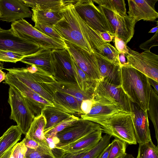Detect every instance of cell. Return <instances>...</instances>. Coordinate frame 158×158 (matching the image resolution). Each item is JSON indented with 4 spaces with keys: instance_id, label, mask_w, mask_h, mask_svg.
Masks as SVG:
<instances>
[{
    "instance_id": "13",
    "label": "cell",
    "mask_w": 158,
    "mask_h": 158,
    "mask_svg": "<svg viewBox=\"0 0 158 158\" xmlns=\"http://www.w3.org/2000/svg\"><path fill=\"white\" fill-rule=\"evenodd\" d=\"M94 96L104 98L113 103L123 110L131 114V102L121 85L110 84L106 81H97Z\"/></svg>"
},
{
    "instance_id": "6",
    "label": "cell",
    "mask_w": 158,
    "mask_h": 158,
    "mask_svg": "<svg viewBox=\"0 0 158 158\" xmlns=\"http://www.w3.org/2000/svg\"><path fill=\"white\" fill-rule=\"evenodd\" d=\"M73 5L81 19L98 34L107 32L114 36L113 30L106 17L92 0H76Z\"/></svg>"
},
{
    "instance_id": "3",
    "label": "cell",
    "mask_w": 158,
    "mask_h": 158,
    "mask_svg": "<svg viewBox=\"0 0 158 158\" xmlns=\"http://www.w3.org/2000/svg\"><path fill=\"white\" fill-rule=\"evenodd\" d=\"M100 125L102 132L130 145L136 144L132 114L123 110L113 112L88 120Z\"/></svg>"
},
{
    "instance_id": "55",
    "label": "cell",
    "mask_w": 158,
    "mask_h": 158,
    "mask_svg": "<svg viewBox=\"0 0 158 158\" xmlns=\"http://www.w3.org/2000/svg\"><path fill=\"white\" fill-rule=\"evenodd\" d=\"M2 29L1 27H0V31H2Z\"/></svg>"
},
{
    "instance_id": "1",
    "label": "cell",
    "mask_w": 158,
    "mask_h": 158,
    "mask_svg": "<svg viewBox=\"0 0 158 158\" xmlns=\"http://www.w3.org/2000/svg\"><path fill=\"white\" fill-rule=\"evenodd\" d=\"M74 3L67 5L59 12L61 19L53 27L64 40L90 53H99L100 47L106 42L81 19L74 7Z\"/></svg>"
},
{
    "instance_id": "43",
    "label": "cell",
    "mask_w": 158,
    "mask_h": 158,
    "mask_svg": "<svg viewBox=\"0 0 158 158\" xmlns=\"http://www.w3.org/2000/svg\"><path fill=\"white\" fill-rule=\"evenodd\" d=\"M114 42L115 48L119 53H122L125 54L128 52L127 46L122 39L114 36Z\"/></svg>"
},
{
    "instance_id": "5",
    "label": "cell",
    "mask_w": 158,
    "mask_h": 158,
    "mask_svg": "<svg viewBox=\"0 0 158 158\" xmlns=\"http://www.w3.org/2000/svg\"><path fill=\"white\" fill-rule=\"evenodd\" d=\"M11 27L10 29L15 35L40 48L52 50L66 48L64 40L47 36L24 19L12 22Z\"/></svg>"
},
{
    "instance_id": "49",
    "label": "cell",
    "mask_w": 158,
    "mask_h": 158,
    "mask_svg": "<svg viewBox=\"0 0 158 158\" xmlns=\"http://www.w3.org/2000/svg\"><path fill=\"white\" fill-rule=\"evenodd\" d=\"M148 80L150 85L152 86L155 91L158 94V82L148 77Z\"/></svg>"
},
{
    "instance_id": "42",
    "label": "cell",
    "mask_w": 158,
    "mask_h": 158,
    "mask_svg": "<svg viewBox=\"0 0 158 158\" xmlns=\"http://www.w3.org/2000/svg\"><path fill=\"white\" fill-rule=\"evenodd\" d=\"M158 46V31L149 40L141 44L139 48L144 51H150L151 48Z\"/></svg>"
},
{
    "instance_id": "35",
    "label": "cell",
    "mask_w": 158,
    "mask_h": 158,
    "mask_svg": "<svg viewBox=\"0 0 158 158\" xmlns=\"http://www.w3.org/2000/svg\"><path fill=\"white\" fill-rule=\"evenodd\" d=\"M111 137L110 135L106 134L102 137L98 143L81 158H97L102 151L110 143Z\"/></svg>"
},
{
    "instance_id": "52",
    "label": "cell",
    "mask_w": 158,
    "mask_h": 158,
    "mask_svg": "<svg viewBox=\"0 0 158 158\" xmlns=\"http://www.w3.org/2000/svg\"><path fill=\"white\" fill-rule=\"evenodd\" d=\"M119 158H135L132 155L127 154L126 153L124 155Z\"/></svg>"
},
{
    "instance_id": "36",
    "label": "cell",
    "mask_w": 158,
    "mask_h": 158,
    "mask_svg": "<svg viewBox=\"0 0 158 158\" xmlns=\"http://www.w3.org/2000/svg\"><path fill=\"white\" fill-rule=\"evenodd\" d=\"M127 143L115 138L111 143L108 158H119L126 153Z\"/></svg>"
},
{
    "instance_id": "28",
    "label": "cell",
    "mask_w": 158,
    "mask_h": 158,
    "mask_svg": "<svg viewBox=\"0 0 158 158\" xmlns=\"http://www.w3.org/2000/svg\"><path fill=\"white\" fill-rule=\"evenodd\" d=\"M72 64L75 77L78 87L83 92L94 94L97 81L91 79L79 67L73 58Z\"/></svg>"
},
{
    "instance_id": "26",
    "label": "cell",
    "mask_w": 158,
    "mask_h": 158,
    "mask_svg": "<svg viewBox=\"0 0 158 158\" xmlns=\"http://www.w3.org/2000/svg\"><path fill=\"white\" fill-rule=\"evenodd\" d=\"M41 114L44 116L46 122L44 129V134L71 115L54 106H46L43 109Z\"/></svg>"
},
{
    "instance_id": "4",
    "label": "cell",
    "mask_w": 158,
    "mask_h": 158,
    "mask_svg": "<svg viewBox=\"0 0 158 158\" xmlns=\"http://www.w3.org/2000/svg\"><path fill=\"white\" fill-rule=\"evenodd\" d=\"M5 69L43 98L52 103L53 96L56 89L52 85L56 81L52 75L34 65L27 68Z\"/></svg>"
},
{
    "instance_id": "50",
    "label": "cell",
    "mask_w": 158,
    "mask_h": 158,
    "mask_svg": "<svg viewBox=\"0 0 158 158\" xmlns=\"http://www.w3.org/2000/svg\"><path fill=\"white\" fill-rule=\"evenodd\" d=\"M13 147L10 148L5 152L0 158H9L11 154Z\"/></svg>"
},
{
    "instance_id": "10",
    "label": "cell",
    "mask_w": 158,
    "mask_h": 158,
    "mask_svg": "<svg viewBox=\"0 0 158 158\" xmlns=\"http://www.w3.org/2000/svg\"><path fill=\"white\" fill-rule=\"evenodd\" d=\"M66 48L79 67L91 80H101L98 66L94 53L89 52L78 46L64 40Z\"/></svg>"
},
{
    "instance_id": "21",
    "label": "cell",
    "mask_w": 158,
    "mask_h": 158,
    "mask_svg": "<svg viewBox=\"0 0 158 158\" xmlns=\"http://www.w3.org/2000/svg\"><path fill=\"white\" fill-rule=\"evenodd\" d=\"M54 106L71 115L80 116L82 113L80 105L72 95L56 89L53 96Z\"/></svg>"
},
{
    "instance_id": "39",
    "label": "cell",
    "mask_w": 158,
    "mask_h": 158,
    "mask_svg": "<svg viewBox=\"0 0 158 158\" xmlns=\"http://www.w3.org/2000/svg\"><path fill=\"white\" fill-rule=\"evenodd\" d=\"M24 56L18 53L0 49V61L2 62L16 63L20 61Z\"/></svg>"
},
{
    "instance_id": "14",
    "label": "cell",
    "mask_w": 158,
    "mask_h": 158,
    "mask_svg": "<svg viewBox=\"0 0 158 158\" xmlns=\"http://www.w3.org/2000/svg\"><path fill=\"white\" fill-rule=\"evenodd\" d=\"M102 127L99 124L81 118L75 123L58 133L56 137L59 140L56 147L73 143Z\"/></svg>"
},
{
    "instance_id": "53",
    "label": "cell",
    "mask_w": 158,
    "mask_h": 158,
    "mask_svg": "<svg viewBox=\"0 0 158 158\" xmlns=\"http://www.w3.org/2000/svg\"><path fill=\"white\" fill-rule=\"evenodd\" d=\"M158 24L156 26L152 28L149 32L148 33H153L156 32L158 30Z\"/></svg>"
},
{
    "instance_id": "22",
    "label": "cell",
    "mask_w": 158,
    "mask_h": 158,
    "mask_svg": "<svg viewBox=\"0 0 158 158\" xmlns=\"http://www.w3.org/2000/svg\"><path fill=\"white\" fill-rule=\"evenodd\" d=\"M52 50L40 48L35 53L24 56L20 61L30 65H34L54 77L51 63Z\"/></svg>"
},
{
    "instance_id": "20",
    "label": "cell",
    "mask_w": 158,
    "mask_h": 158,
    "mask_svg": "<svg viewBox=\"0 0 158 158\" xmlns=\"http://www.w3.org/2000/svg\"><path fill=\"white\" fill-rule=\"evenodd\" d=\"M102 128L94 131L70 143L56 147L65 154L81 151H89L95 147L102 138Z\"/></svg>"
},
{
    "instance_id": "37",
    "label": "cell",
    "mask_w": 158,
    "mask_h": 158,
    "mask_svg": "<svg viewBox=\"0 0 158 158\" xmlns=\"http://www.w3.org/2000/svg\"><path fill=\"white\" fill-rule=\"evenodd\" d=\"M79 118L74 115H71L69 118L61 121L44 134L45 137L55 136L57 134L66 128L73 124L77 121Z\"/></svg>"
},
{
    "instance_id": "54",
    "label": "cell",
    "mask_w": 158,
    "mask_h": 158,
    "mask_svg": "<svg viewBox=\"0 0 158 158\" xmlns=\"http://www.w3.org/2000/svg\"><path fill=\"white\" fill-rule=\"evenodd\" d=\"M3 69V63L2 62L0 61V70H2Z\"/></svg>"
},
{
    "instance_id": "12",
    "label": "cell",
    "mask_w": 158,
    "mask_h": 158,
    "mask_svg": "<svg viewBox=\"0 0 158 158\" xmlns=\"http://www.w3.org/2000/svg\"><path fill=\"white\" fill-rule=\"evenodd\" d=\"M107 18L114 33V36L122 39L127 44L133 37L135 20L128 15H124L103 6H98Z\"/></svg>"
},
{
    "instance_id": "45",
    "label": "cell",
    "mask_w": 158,
    "mask_h": 158,
    "mask_svg": "<svg viewBox=\"0 0 158 158\" xmlns=\"http://www.w3.org/2000/svg\"><path fill=\"white\" fill-rule=\"evenodd\" d=\"M89 151H81L65 153L61 158H81Z\"/></svg>"
},
{
    "instance_id": "15",
    "label": "cell",
    "mask_w": 158,
    "mask_h": 158,
    "mask_svg": "<svg viewBox=\"0 0 158 158\" xmlns=\"http://www.w3.org/2000/svg\"><path fill=\"white\" fill-rule=\"evenodd\" d=\"M40 48L15 35L11 29L0 31V49L20 54L24 56L35 53Z\"/></svg>"
},
{
    "instance_id": "44",
    "label": "cell",
    "mask_w": 158,
    "mask_h": 158,
    "mask_svg": "<svg viewBox=\"0 0 158 158\" xmlns=\"http://www.w3.org/2000/svg\"><path fill=\"white\" fill-rule=\"evenodd\" d=\"M94 102V98L84 100L82 102L80 108L82 114H86L89 112Z\"/></svg>"
},
{
    "instance_id": "34",
    "label": "cell",
    "mask_w": 158,
    "mask_h": 158,
    "mask_svg": "<svg viewBox=\"0 0 158 158\" xmlns=\"http://www.w3.org/2000/svg\"><path fill=\"white\" fill-rule=\"evenodd\" d=\"M136 158H158V146L152 140L143 144H139Z\"/></svg>"
},
{
    "instance_id": "31",
    "label": "cell",
    "mask_w": 158,
    "mask_h": 158,
    "mask_svg": "<svg viewBox=\"0 0 158 158\" xmlns=\"http://www.w3.org/2000/svg\"><path fill=\"white\" fill-rule=\"evenodd\" d=\"M149 118L155 131V137L158 143V94L152 87L148 109Z\"/></svg>"
},
{
    "instance_id": "24",
    "label": "cell",
    "mask_w": 158,
    "mask_h": 158,
    "mask_svg": "<svg viewBox=\"0 0 158 158\" xmlns=\"http://www.w3.org/2000/svg\"><path fill=\"white\" fill-rule=\"evenodd\" d=\"M46 123L45 119L42 114L35 117L25 136L42 146L50 148L44 132Z\"/></svg>"
},
{
    "instance_id": "27",
    "label": "cell",
    "mask_w": 158,
    "mask_h": 158,
    "mask_svg": "<svg viewBox=\"0 0 158 158\" xmlns=\"http://www.w3.org/2000/svg\"><path fill=\"white\" fill-rule=\"evenodd\" d=\"M22 134L17 125L11 126L3 133L0 140V158L17 143Z\"/></svg>"
},
{
    "instance_id": "48",
    "label": "cell",
    "mask_w": 158,
    "mask_h": 158,
    "mask_svg": "<svg viewBox=\"0 0 158 158\" xmlns=\"http://www.w3.org/2000/svg\"><path fill=\"white\" fill-rule=\"evenodd\" d=\"M118 59L120 67L127 66V62L126 61L125 56L123 53H119Z\"/></svg>"
},
{
    "instance_id": "17",
    "label": "cell",
    "mask_w": 158,
    "mask_h": 158,
    "mask_svg": "<svg viewBox=\"0 0 158 158\" xmlns=\"http://www.w3.org/2000/svg\"><path fill=\"white\" fill-rule=\"evenodd\" d=\"M131 111L136 140L139 144L152 140L149 127L147 111H144L131 102Z\"/></svg>"
},
{
    "instance_id": "8",
    "label": "cell",
    "mask_w": 158,
    "mask_h": 158,
    "mask_svg": "<svg viewBox=\"0 0 158 158\" xmlns=\"http://www.w3.org/2000/svg\"><path fill=\"white\" fill-rule=\"evenodd\" d=\"M51 63L55 80L77 85L72 64V57L67 48L52 51Z\"/></svg>"
},
{
    "instance_id": "25",
    "label": "cell",
    "mask_w": 158,
    "mask_h": 158,
    "mask_svg": "<svg viewBox=\"0 0 158 158\" xmlns=\"http://www.w3.org/2000/svg\"><path fill=\"white\" fill-rule=\"evenodd\" d=\"M32 9L44 11L59 12L68 4L74 3L76 0H21Z\"/></svg>"
},
{
    "instance_id": "9",
    "label": "cell",
    "mask_w": 158,
    "mask_h": 158,
    "mask_svg": "<svg viewBox=\"0 0 158 158\" xmlns=\"http://www.w3.org/2000/svg\"><path fill=\"white\" fill-rule=\"evenodd\" d=\"M128 52L124 54L127 66L138 70L158 82V56L150 51L139 53L127 46Z\"/></svg>"
},
{
    "instance_id": "46",
    "label": "cell",
    "mask_w": 158,
    "mask_h": 158,
    "mask_svg": "<svg viewBox=\"0 0 158 158\" xmlns=\"http://www.w3.org/2000/svg\"><path fill=\"white\" fill-rule=\"evenodd\" d=\"M99 35L102 39L105 42L109 43L112 41L114 36L107 32H100Z\"/></svg>"
},
{
    "instance_id": "29",
    "label": "cell",
    "mask_w": 158,
    "mask_h": 158,
    "mask_svg": "<svg viewBox=\"0 0 158 158\" xmlns=\"http://www.w3.org/2000/svg\"><path fill=\"white\" fill-rule=\"evenodd\" d=\"M52 85L56 89L73 96L77 101L80 106L83 100L94 98V94L82 91L77 85L58 82L56 81L52 83Z\"/></svg>"
},
{
    "instance_id": "47",
    "label": "cell",
    "mask_w": 158,
    "mask_h": 158,
    "mask_svg": "<svg viewBox=\"0 0 158 158\" xmlns=\"http://www.w3.org/2000/svg\"><path fill=\"white\" fill-rule=\"evenodd\" d=\"M111 143H109L102 151L97 158H108Z\"/></svg>"
},
{
    "instance_id": "19",
    "label": "cell",
    "mask_w": 158,
    "mask_h": 158,
    "mask_svg": "<svg viewBox=\"0 0 158 158\" xmlns=\"http://www.w3.org/2000/svg\"><path fill=\"white\" fill-rule=\"evenodd\" d=\"M98 62L101 80L115 85H121V67L109 61L99 53L93 52Z\"/></svg>"
},
{
    "instance_id": "2",
    "label": "cell",
    "mask_w": 158,
    "mask_h": 158,
    "mask_svg": "<svg viewBox=\"0 0 158 158\" xmlns=\"http://www.w3.org/2000/svg\"><path fill=\"white\" fill-rule=\"evenodd\" d=\"M121 86L131 101L148 111L152 86L148 77L129 66L121 67Z\"/></svg>"
},
{
    "instance_id": "56",
    "label": "cell",
    "mask_w": 158,
    "mask_h": 158,
    "mask_svg": "<svg viewBox=\"0 0 158 158\" xmlns=\"http://www.w3.org/2000/svg\"><path fill=\"white\" fill-rule=\"evenodd\" d=\"M2 136H1V137H0V140H1V138H2Z\"/></svg>"
},
{
    "instance_id": "40",
    "label": "cell",
    "mask_w": 158,
    "mask_h": 158,
    "mask_svg": "<svg viewBox=\"0 0 158 158\" xmlns=\"http://www.w3.org/2000/svg\"><path fill=\"white\" fill-rule=\"evenodd\" d=\"M27 148L21 142L17 143L13 148L9 158H26Z\"/></svg>"
},
{
    "instance_id": "33",
    "label": "cell",
    "mask_w": 158,
    "mask_h": 158,
    "mask_svg": "<svg viewBox=\"0 0 158 158\" xmlns=\"http://www.w3.org/2000/svg\"><path fill=\"white\" fill-rule=\"evenodd\" d=\"M113 63L120 66L118 59L119 52L109 43L106 42L100 47L99 53Z\"/></svg>"
},
{
    "instance_id": "38",
    "label": "cell",
    "mask_w": 158,
    "mask_h": 158,
    "mask_svg": "<svg viewBox=\"0 0 158 158\" xmlns=\"http://www.w3.org/2000/svg\"><path fill=\"white\" fill-rule=\"evenodd\" d=\"M34 27L41 32L50 37L60 40H64L56 31L53 26L45 23L35 24Z\"/></svg>"
},
{
    "instance_id": "32",
    "label": "cell",
    "mask_w": 158,
    "mask_h": 158,
    "mask_svg": "<svg viewBox=\"0 0 158 158\" xmlns=\"http://www.w3.org/2000/svg\"><path fill=\"white\" fill-rule=\"evenodd\" d=\"M99 5L111 11L119 14L127 15L126 12V4L124 0H93Z\"/></svg>"
},
{
    "instance_id": "18",
    "label": "cell",
    "mask_w": 158,
    "mask_h": 158,
    "mask_svg": "<svg viewBox=\"0 0 158 158\" xmlns=\"http://www.w3.org/2000/svg\"><path fill=\"white\" fill-rule=\"evenodd\" d=\"M158 0H128V16L137 22L143 20L153 21L158 17L155 6Z\"/></svg>"
},
{
    "instance_id": "7",
    "label": "cell",
    "mask_w": 158,
    "mask_h": 158,
    "mask_svg": "<svg viewBox=\"0 0 158 158\" xmlns=\"http://www.w3.org/2000/svg\"><path fill=\"white\" fill-rule=\"evenodd\" d=\"M9 86L8 102L11 110L10 118L16 123L22 134L26 135L35 116L20 92L13 86Z\"/></svg>"
},
{
    "instance_id": "30",
    "label": "cell",
    "mask_w": 158,
    "mask_h": 158,
    "mask_svg": "<svg viewBox=\"0 0 158 158\" xmlns=\"http://www.w3.org/2000/svg\"><path fill=\"white\" fill-rule=\"evenodd\" d=\"M31 10V20L35 24L45 23L53 26L61 19L59 12L44 11L36 9Z\"/></svg>"
},
{
    "instance_id": "11",
    "label": "cell",
    "mask_w": 158,
    "mask_h": 158,
    "mask_svg": "<svg viewBox=\"0 0 158 158\" xmlns=\"http://www.w3.org/2000/svg\"><path fill=\"white\" fill-rule=\"evenodd\" d=\"M4 80L5 83L13 86L20 92L35 117L41 114L42 110L46 106H54L53 104L43 98L9 72L6 74Z\"/></svg>"
},
{
    "instance_id": "41",
    "label": "cell",
    "mask_w": 158,
    "mask_h": 158,
    "mask_svg": "<svg viewBox=\"0 0 158 158\" xmlns=\"http://www.w3.org/2000/svg\"><path fill=\"white\" fill-rule=\"evenodd\" d=\"M26 158H55L46 152L38 150L27 148L25 154Z\"/></svg>"
},
{
    "instance_id": "51",
    "label": "cell",
    "mask_w": 158,
    "mask_h": 158,
    "mask_svg": "<svg viewBox=\"0 0 158 158\" xmlns=\"http://www.w3.org/2000/svg\"><path fill=\"white\" fill-rule=\"evenodd\" d=\"M6 74L2 70H0V83L5 80Z\"/></svg>"
},
{
    "instance_id": "23",
    "label": "cell",
    "mask_w": 158,
    "mask_h": 158,
    "mask_svg": "<svg viewBox=\"0 0 158 158\" xmlns=\"http://www.w3.org/2000/svg\"><path fill=\"white\" fill-rule=\"evenodd\" d=\"M94 102L89 112L86 114L81 115V118L88 120L91 118L113 112L124 111L112 102L102 98L94 96Z\"/></svg>"
},
{
    "instance_id": "16",
    "label": "cell",
    "mask_w": 158,
    "mask_h": 158,
    "mask_svg": "<svg viewBox=\"0 0 158 158\" xmlns=\"http://www.w3.org/2000/svg\"><path fill=\"white\" fill-rule=\"evenodd\" d=\"M29 7L21 0H0V20L12 22L24 18H31Z\"/></svg>"
}]
</instances>
